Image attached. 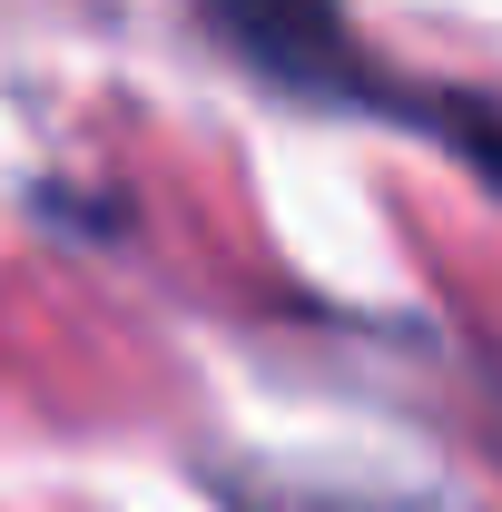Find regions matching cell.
<instances>
[{
	"label": "cell",
	"instance_id": "obj_3",
	"mask_svg": "<svg viewBox=\"0 0 502 512\" xmlns=\"http://www.w3.org/2000/svg\"><path fill=\"white\" fill-rule=\"evenodd\" d=\"M247 512H443V503H394V493H266Z\"/></svg>",
	"mask_w": 502,
	"mask_h": 512
},
{
	"label": "cell",
	"instance_id": "obj_1",
	"mask_svg": "<svg viewBox=\"0 0 502 512\" xmlns=\"http://www.w3.org/2000/svg\"><path fill=\"white\" fill-rule=\"evenodd\" d=\"M197 10L256 79H276L296 99H335V109H384L394 99V79L355 50L335 0H197Z\"/></svg>",
	"mask_w": 502,
	"mask_h": 512
},
{
	"label": "cell",
	"instance_id": "obj_2",
	"mask_svg": "<svg viewBox=\"0 0 502 512\" xmlns=\"http://www.w3.org/2000/svg\"><path fill=\"white\" fill-rule=\"evenodd\" d=\"M384 109L414 119V128H434L483 188H502V99H473V89H394Z\"/></svg>",
	"mask_w": 502,
	"mask_h": 512
}]
</instances>
